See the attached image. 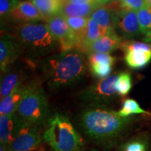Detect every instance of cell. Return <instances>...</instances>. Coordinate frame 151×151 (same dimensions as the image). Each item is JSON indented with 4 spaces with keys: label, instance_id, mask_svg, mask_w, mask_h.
I'll return each instance as SVG.
<instances>
[{
    "label": "cell",
    "instance_id": "1",
    "mask_svg": "<svg viewBox=\"0 0 151 151\" xmlns=\"http://www.w3.org/2000/svg\"><path fill=\"white\" fill-rule=\"evenodd\" d=\"M135 121L134 117H121L101 105H87L76 118L79 132L92 143L108 149L116 146Z\"/></svg>",
    "mask_w": 151,
    "mask_h": 151
},
{
    "label": "cell",
    "instance_id": "2",
    "mask_svg": "<svg viewBox=\"0 0 151 151\" xmlns=\"http://www.w3.org/2000/svg\"><path fill=\"white\" fill-rule=\"evenodd\" d=\"M42 78L51 90L76 83L84 77L86 62L83 52L75 48L45 57L39 62Z\"/></svg>",
    "mask_w": 151,
    "mask_h": 151
},
{
    "label": "cell",
    "instance_id": "3",
    "mask_svg": "<svg viewBox=\"0 0 151 151\" xmlns=\"http://www.w3.org/2000/svg\"><path fill=\"white\" fill-rule=\"evenodd\" d=\"M42 138L53 151H81L84 142L69 118L60 113L50 115L43 127Z\"/></svg>",
    "mask_w": 151,
    "mask_h": 151
},
{
    "label": "cell",
    "instance_id": "4",
    "mask_svg": "<svg viewBox=\"0 0 151 151\" xmlns=\"http://www.w3.org/2000/svg\"><path fill=\"white\" fill-rule=\"evenodd\" d=\"M14 32L15 39L21 45L22 50H27L31 58L48 56L58 47L60 49L59 43L47 24L22 23L17 26Z\"/></svg>",
    "mask_w": 151,
    "mask_h": 151
},
{
    "label": "cell",
    "instance_id": "5",
    "mask_svg": "<svg viewBox=\"0 0 151 151\" xmlns=\"http://www.w3.org/2000/svg\"><path fill=\"white\" fill-rule=\"evenodd\" d=\"M24 122L43 127L50 117L47 96L41 81L22 99L16 111Z\"/></svg>",
    "mask_w": 151,
    "mask_h": 151
},
{
    "label": "cell",
    "instance_id": "6",
    "mask_svg": "<svg viewBox=\"0 0 151 151\" xmlns=\"http://www.w3.org/2000/svg\"><path fill=\"white\" fill-rule=\"evenodd\" d=\"M118 74H112L100 79L97 83L83 90L78 97L87 105L108 106L118 95L116 89Z\"/></svg>",
    "mask_w": 151,
    "mask_h": 151
},
{
    "label": "cell",
    "instance_id": "7",
    "mask_svg": "<svg viewBox=\"0 0 151 151\" xmlns=\"http://www.w3.org/2000/svg\"><path fill=\"white\" fill-rule=\"evenodd\" d=\"M42 134L39 127L21 120L8 151H44Z\"/></svg>",
    "mask_w": 151,
    "mask_h": 151
},
{
    "label": "cell",
    "instance_id": "8",
    "mask_svg": "<svg viewBox=\"0 0 151 151\" xmlns=\"http://www.w3.org/2000/svg\"><path fill=\"white\" fill-rule=\"evenodd\" d=\"M112 10L115 32L124 38H133L141 33L137 13L133 10L120 8L118 1L108 5Z\"/></svg>",
    "mask_w": 151,
    "mask_h": 151
},
{
    "label": "cell",
    "instance_id": "9",
    "mask_svg": "<svg viewBox=\"0 0 151 151\" xmlns=\"http://www.w3.org/2000/svg\"><path fill=\"white\" fill-rule=\"evenodd\" d=\"M46 22L52 35L59 43L60 52L75 48L80 50L82 40L69 27L62 15L55 16L49 18Z\"/></svg>",
    "mask_w": 151,
    "mask_h": 151
},
{
    "label": "cell",
    "instance_id": "10",
    "mask_svg": "<svg viewBox=\"0 0 151 151\" xmlns=\"http://www.w3.org/2000/svg\"><path fill=\"white\" fill-rule=\"evenodd\" d=\"M120 48L125 63L132 69H141L151 61V43L129 40L123 41Z\"/></svg>",
    "mask_w": 151,
    "mask_h": 151
},
{
    "label": "cell",
    "instance_id": "11",
    "mask_svg": "<svg viewBox=\"0 0 151 151\" xmlns=\"http://www.w3.org/2000/svg\"><path fill=\"white\" fill-rule=\"evenodd\" d=\"M40 82V79L33 78L25 80L18 84L8 96L1 99L0 114L8 115L16 113L22 99Z\"/></svg>",
    "mask_w": 151,
    "mask_h": 151
},
{
    "label": "cell",
    "instance_id": "12",
    "mask_svg": "<svg viewBox=\"0 0 151 151\" xmlns=\"http://www.w3.org/2000/svg\"><path fill=\"white\" fill-rule=\"evenodd\" d=\"M21 45L13 35H1L0 39V69L5 73L11 69V65L18 59L22 51Z\"/></svg>",
    "mask_w": 151,
    "mask_h": 151
},
{
    "label": "cell",
    "instance_id": "13",
    "mask_svg": "<svg viewBox=\"0 0 151 151\" xmlns=\"http://www.w3.org/2000/svg\"><path fill=\"white\" fill-rule=\"evenodd\" d=\"M20 118L16 113L0 116V143L8 147L14 141L20 125Z\"/></svg>",
    "mask_w": 151,
    "mask_h": 151
},
{
    "label": "cell",
    "instance_id": "14",
    "mask_svg": "<svg viewBox=\"0 0 151 151\" xmlns=\"http://www.w3.org/2000/svg\"><path fill=\"white\" fill-rule=\"evenodd\" d=\"M9 16L13 20L22 22V23L43 20L42 16L37 7L32 2L27 0L19 1L18 5L12 11Z\"/></svg>",
    "mask_w": 151,
    "mask_h": 151
},
{
    "label": "cell",
    "instance_id": "15",
    "mask_svg": "<svg viewBox=\"0 0 151 151\" xmlns=\"http://www.w3.org/2000/svg\"><path fill=\"white\" fill-rule=\"evenodd\" d=\"M121 37L116 32L103 35L88 47L85 53L87 55L91 52H105L110 53L120 48L122 44Z\"/></svg>",
    "mask_w": 151,
    "mask_h": 151
},
{
    "label": "cell",
    "instance_id": "16",
    "mask_svg": "<svg viewBox=\"0 0 151 151\" xmlns=\"http://www.w3.org/2000/svg\"><path fill=\"white\" fill-rule=\"evenodd\" d=\"M99 6L97 3L75 4L65 1L60 14L64 17L90 18L93 11Z\"/></svg>",
    "mask_w": 151,
    "mask_h": 151
},
{
    "label": "cell",
    "instance_id": "17",
    "mask_svg": "<svg viewBox=\"0 0 151 151\" xmlns=\"http://www.w3.org/2000/svg\"><path fill=\"white\" fill-rule=\"evenodd\" d=\"M25 80V76L21 71L14 69H9L7 72L5 73L1 81V86H0L1 99L8 96L18 84Z\"/></svg>",
    "mask_w": 151,
    "mask_h": 151
},
{
    "label": "cell",
    "instance_id": "18",
    "mask_svg": "<svg viewBox=\"0 0 151 151\" xmlns=\"http://www.w3.org/2000/svg\"><path fill=\"white\" fill-rule=\"evenodd\" d=\"M90 18L99 23L104 35L115 32L113 24L112 10L108 5L98 6L93 11Z\"/></svg>",
    "mask_w": 151,
    "mask_h": 151
},
{
    "label": "cell",
    "instance_id": "19",
    "mask_svg": "<svg viewBox=\"0 0 151 151\" xmlns=\"http://www.w3.org/2000/svg\"><path fill=\"white\" fill-rule=\"evenodd\" d=\"M32 2L40 12L44 21L60 14L63 5L62 0H32Z\"/></svg>",
    "mask_w": 151,
    "mask_h": 151
},
{
    "label": "cell",
    "instance_id": "20",
    "mask_svg": "<svg viewBox=\"0 0 151 151\" xmlns=\"http://www.w3.org/2000/svg\"><path fill=\"white\" fill-rule=\"evenodd\" d=\"M103 35L102 29L99 23L96 20L90 18L88 24H87L86 31H85L84 37L82 43H81L80 50L83 52H86L88 47L92 43L99 39L100 37H102Z\"/></svg>",
    "mask_w": 151,
    "mask_h": 151
},
{
    "label": "cell",
    "instance_id": "21",
    "mask_svg": "<svg viewBox=\"0 0 151 151\" xmlns=\"http://www.w3.org/2000/svg\"><path fill=\"white\" fill-rule=\"evenodd\" d=\"M118 151H149V142L143 135L135 136L120 145Z\"/></svg>",
    "mask_w": 151,
    "mask_h": 151
},
{
    "label": "cell",
    "instance_id": "22",
    "mask_svg": "<svg viewBox=\"0 0 151 151\" xmlns=\"http://www.w3.org/2000/svg\"><path fill=\"white\" fill-rule=\"evenodd\" d=\"M118 113L121 117H130L137 114H150V112L141 108L139 103L133 99L124 100L122 108L118 111Z\"/></svg>",
    "mask_w": 151,
    "mask_h": 151
},
{
    "label": "cell",
    "instance_id": "23",
    "mask_svg": "<svg viewBox=\"0 0 151 151\" xmlns=\"http://www.w3.org/2000/svg\"><path fill=\"white\" fill-rule=\"evenodd\" d=\"M132 87V76L129 72L124 71L118 75L116 82V89L118 95L126 96L129 93Z\"/></svg>",
    "mask_w": 151,
    "mask_h": 151
},
{
    "label": "cell",
    "instance_id": "24",
    "mask_svg": "<svg viewBox=\"0 0 151 151\" xmlns=\"http://www.w3.org/2000/svg\"><path fill=\"white\" fill-rule=\"evenodd\" d=\"M65 18L69 27L83 41L85 31L90 18H83V17H65Z\"/></svg>",
    "mask_w": 151,
    "mask_h": 151
},
{
    "label": "cell",
    "instance_id": "25",
    "mask_svg": "<svg viewBox=\"0 0 151 151\" xmlns=\"http://www.w3.org/2000/svg\"><path fill=\"white\" fill-rule=\"evenodd\" d=\"M141 33L146 35L151 29V6L139 10L137 13Z\"/></svg>",
    "mask_w": 151,
    "mask_h": 151
},
{
    "label": "cell",
    "instance_id": "26",
    "mask_svg": "<svg viewBox=\"0 0 151 151\" xmlns=\"http://www.w3.org/2000/svg\"><path fill=\"white\" fill-rule=\"evenodd\" d=\"M89 70L92 76L99 79L104 78L111 75L113 66L103 63H89Z\"/></svg>",
    "mask_w": 151,
    "mask_h": 151
},
{
    "label": "cell",
    "instance_id": "27",
    "mask_svg": "<svg viewBox=\"0 0 151 151\" xmlns=\"http://www.w3.org/2000/svg\"><path fill=\"white\" fill-rule=\"evenodd\" d=\"M88 55V64L89 63H103L106 65H110L113 66L116 58L111 55L109 53L105 52H91V53L87 55Z\"/></svg>",
    "mask_w": 151,
    "mask_h": 151
},
{
    "label": "cell",
    "instance_id": "28",
    "mask_svg": "<svg viewBox=\"0 0 151 151\" xmlns=\"http://www.w3.org/2000/svg\"><path fill=\"white\" fill-rule=\"evenodd\" d=\"M118 4L120 8L135 11L148 5L147 0H119Z\"/></svg>",
    "mask_w": 151,
    "mask_h": 151
},
{
    "label": "cell",
    "instance_id": "29",
    "mask_svg": "<svg viewBox=\"0 0 151 151\" xmlns=\"http://www.w3.org/2000/svg\"><path fill=\"white\" fill-rule=\"evenodd\" d=\"M18 0H0V16L1 19L11 14L19 3Z\"/></svg>",
    "mask_w": 151,
    "mask_h": 151
},
{
    "label": "cell",
    "instance_id": "30",
    "mask_svg": "<svg viewBox=\"0 0 151 151\" xmlns=\"http://www.w3.org/2000/svg\"><path fill=\"white\" fill-rule=\"evenodd\" d=\"M97 0H65V1L70 3H75V4H86V3H97ZM64 1V2H65ZM63 2V3H64Z\"/></svg>",
    "mask_w": 151,
    "mask_h": 151
},
{
    "label": "cell",
    "instance_id": "31",
    "mask_svg": "<svg viewBox=\"0 0 151 151\" xmlns=\"http://www.w3.org/2000/svg\"><path fill=\"white\" fill-rule=\"evenodd\" d=\"M144 41H145V42L151 43V29L148 32V33L146 34V35H145Z\"/></svg>",
    "mask_w": 151,
    "mask_h": 151
},
{
    "label": "cell",
    "instance_id": "32",
    "mask_svg": "<svg viewBox=\"0 0 151 151\" xmlns=\"http://www.w3.org/2000/svg\"><path fill=\"white\" fill-rule=\"evenodd\" d=\"M147 1H148V5L151 6V0H147Z\"/></svg>",
    "mask_w": 151,
    "mask_h": 151
},
{
    "label": "cell",
    "instance_id": "33",
    "mask_svg": "<svg viewBox=\"0 0 151 151\" xmlns=\"http://www.w3.org/2000/svg\"><path fill=\"white\" fill-rule=\"evenodd\" d=\"M81 151H98V150H81Z\"/></svg>",
    "mask_w": 151,
    "mask_h": 151
},
{
    "label": "cell",
    "instance_id": "34",
    "mask_svg": "<svg viewBox=\"0 0 151 151\" xmlns=\"http://www.w3.org/2000/svg\"><path fill=\"white\" fill-rule=\"evenodd\" d=\"M112 1V2H114V1H119V0H111Z\"/></svg>",
    "mask_w": 151,
    "mask_h": 151
},
{
    "label": "cell",
    "instance_id": "35",
    "mask_svg": "<svg viewBox=\"0 0 151 151\" xmlns=\"http://www.w3.org/2000/svg\"><path fill=\"white\" fill-rule=\"evenodd\" d=\"M62 1H63V2H64V1H65V0H62Z\"/></svg>",
    "mask_w": 151,
    "mask_h": 151
}]
</instances>
